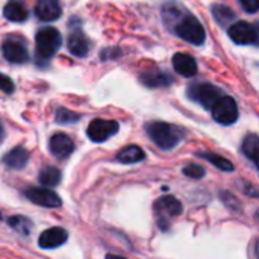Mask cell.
I'll return each instance as SVG.
<instances>
[{
	"mask_svg": "<svg viewBox=\"0 0 259 259\" xmlns=\"http://www.w3.org/2000/svg\"><path fill=\"white\" fill-rule=\"evenodd\" d=\"M200 158H205L208 159L209 162H212L217 168L223 170V171H232L234 170V165L229 159L220 156V155H215V153H200Z\"/></svg>",
	"mask_w": 259,
	"mask_h": 259,
	"instance_id": "603a6c76",
	"label": "cell"
},
{
	"mask_svg": "<svg viewBox=\"0 0 259 259\" xmlns=\"http://www.w3.org/2000/svg\"><path fill=\"white\" fill-rule=\"evenodd\" d=\"M255 44L259 46V23H255Z\"/></svg>",
	"mask_w": 259,
	"mask_h": 259,
	"instance_id": "f1b7e54d",
	"label": "cell"
},
{
	"mask_svg": "<svg viewBox=\"0 0 259 259\" xmlns=\"http://www.w3.org/2000/svg\"><path fill=\"white\" fill-rule=\"evenodd\" d=\"M3 162L8 168L21 170L29 162V152L24 147H15L3 156Z\"/></svg>",
	"mask_w": 259,
	"mask_h": 259,
	"instance_id": "e0dca14e",
	"label": "cell"
},
{
	"mask_svg": "<svg viewBox=\"0 0 259 259\" xmlns=\"http://www.w3.org/2000/svg\"><path fill=\"white\" fill-rule=\"evenodd\" d=\"M190 96L203 108L211 109L215 105V102L222 97V93L217 87L211 83H197L190 88Z\"/></svg>",
	"mask_w": 259,
	"mask_h": 259,
	"instance_id": "8992f818",
	"label": "cell"
},
{
	"mask_svg": "<svg viewBox=\"0 0 259 259\" xmlns=\"http://www.w3.org/2000/svg\"><path fill=\"white\" fill-rule=\"evenodd\" d=\"M173 67L175 70L185 77L194 76L197 73V62L193 56L187 53H176L173 56Z\"/></svg>",
	"mask_w": 259,
	"mask_h": 259,
	"instance_id": "5bb4252c",
	"label": "cell"
},
{
	"mask_svg": "<svg viewBox=\"0 0 259 259\" xmlns=\"http://www.w3.org/2000/svg\"><path fill=\"white\" fill-rule=\"evenodd\" d=\"M14 88H15V85H14L12 79L3 73H0V90L6 94H11V93H14Z\"/></svg>",
	"mask_w": 259,
	"mask_h": 259,
	"instance_id": "4316f807",
	"label": "cell"
},
{
	"mask_svg": "<svg viewBox=\"0 0 259 259\" xmlns=\"http://www.w3.org/2000/svg\"><path fill=\"white\" fill-rule=\"evenodd\" d=\"M62 42L61 33L55 27H44L35 36V55L38 62H47L59 50Z\"/></svg>",
	"mask_w": 259,
	"mask_h": 259,
	"instance_id": "7a4b0ae2",
	"label": "cell"
},
{
	"mask_svg": "<svg viewBox=\"0 0 259 259\" xmlns=\"http://www.w3.org/2000/svg\"><path fill=\"white\" fill-rule=\"evenodd\" d=\"M147 134L152 138V141L162 150H170L176 147L185 135L184 129H181L179 126L162 123V121H155L149 124Z\"/></svg>",
	"mask_w": 259,
	"mask_h": 259,
	"instance_id": "6da1fadb",
	"label": "cell"
},
{
	"mask_svg": "<svg viewBox=\"0 0 259 259\" xmlns=\"http://www.w3.org/2000/svg\"><path fill=\"white\" fill-rule=\"evenodd\" d=\"M55 118H56V121L59 124H71V123H76V121L80 120V114L73 112V111H70L67 108H59L56 111V117Z\"/></svg>",
	"mask_w": 259,
	"mask_h": 259,
	"instance_id": "cb8c5ba5",
	"label": "cell"
},
{
	"mask_svg": "<svg viewBox=\"0 0 259 259\" xmlns=\"http://www.w3.org/2000/svg\"><path fill=\"white\" fill-rule=\"evenodd\" d=\"M117 132H118V123L114 120H103V118L93 120L87 129V135L94 143H103L112 135H115Z\"/></svg>",
	"mask_w": 259,
	"mask_h": 259,
	"instance_id": "5b68a950",
	"label": "cell"
},
{
	"mask_svg": "<svg viewBox=\"0 0 259 259\" xmlns=\"http://www.w3.org/2000/svg\"><path fill=\"white\" fill-rule=\"evenodd\" d=\"M144 159V152L138 146H127L117 155V161L121 164H135Z\"/></svg>",
	"mask_w": 259,
	"mask_h": 259,
	"instance_id": "ac0fdd59",
	"label": "cell"
},
{
	"mask_svg": "<svg viewBox=\"0 0 259 259\" xmlns=\"http://www.w3.org/2000/svg\"><path fill=\"white\" fill-rule=\"evenodd\" d=\"M0 220H2V212H0Z\"/></svg>",
	"mask_w": 259,
	"mask_h": 259,
	"instance_id": "4dcf8cb0",
	"label": "cell"
},
{
	"mask_svg": "<svg viewBox=\"0 0 259 259\" xmlns=\"http://www.w3.org/2000/svg\"><path fill=\"white\" fill-rule=\"evenodd\" d=\"M3 15L6 20L14 23H23L27 20V9L21 0H9L3 8Z\"/></svg>",
	"mask_w": 259,
	"mask_h": 259,
	"instance_id": "2e32d148",
	"label": "cell"
},
{
	"mask_svg": "<svg viewBox=\"0 0 259 259\" xmlns=\"http://www.w3.org/2000/svg\"><path fill=\"white\" fill-rule=\"evenodd\" d=\"M35 14L41 21H55L62 15L59 0H39L35 6Z\"/></svg>",
	"mask_w": 259,
	"mask_h": 259,
	"instance_id": "4fadbf2b",
	"label": "cell"
},
{
	"mask_svg": "<svg viewBox=\"0 0 259 259\" xmlns=\"http://www.w3.org/2000/svg\"><path fill=\"white\" fill-rule=\"evenodd\" d=\"M141 79L147 87H164L171 82V77L162 71H149L147 74H143Z\"/></svg>",
	"mask_w": 259,
	"mask_h": 259,
	"instance_id": "44dd1931",
	"label": "cell"
},
{
	"mask_svg": "<svg viewBox=\"0 0 259 259\" xmlns=\"http://www.w3.org/2000/svg\"><path fill=\"white\" fill-rule=\"evenodd\" d=\"M212 111V117L217 123L220 124H232L237 121L238 118V106H237V102L229 97V96H222L215 105L211 108Z\"/></svg>",
	"mask_w": 259,
	"mask_h": 259,
	"instance_id": "277c9868",
	"label": "cell"
},
{
	"mask_svg": "<svg viewBox=\"0 0 259 259\" xmlns=\"http://www.w3.org/2000/svg\"><path fill=\"white\" fill-rule=\"evenodd\" d=\"M3 138H5V129H3V126L0 124V144L3 143Z\"/></svg>",
	"mask_w": 259,
	"mask_h": 259,
	"instance_id": "f546056e",
	"label": "cell"
},
{
	"mask_svg": "<svg viewBox=\"0 0 259 259\" xmlns=\"http://www.w3.org/2000/svg\"><path fill=\"white\" fill-rule=\"evenodd\" d=\"M243 152L244 155L259 168V137L258 135H247L243 141Z\"/></svg>",
	"mask_w": 259,
	"mask_h": 259,
	"instance_id": "d6986e66",
	"label": "cell"
},
{
	"mask_svg": "<svg viewBox=\"0 0 259 259\" xmlns=\"http://www.w3.org/2000/svg\"><path fill=\"white\" fill-rule=\"evenodd\" d=\"M184 175L188 178H193V179H200V178H203L205 170H203V167H200L197 164H190L184 168Z\"/></svg>",
	"mask_w": 259,
	"mask_h": 259,
	"instance_id": "484cf974",
	"label": "cell"
},
{
	"mask_svg": "<svg viewBox=\"0 0 259 259\" xmlns=\"http://www.w3.org/2000/svg\"><path fill=\"white\" fill-rule=\"evenodd\" d=\"M181 212H182V205L175 197H162L155 203V214L161 226L162 223H168L173 217L179 215Z\"/></svg>",
	"mask_w": 259,
	"mask_h": 259,
	"instance_id": "9c48e42d",
	"label": "cell"
},
{
	"mask_svg": "<svg viewBox=\"0 0 259 259\" xmlns=\"http://www.w3.org/2000/svg\"><path fill=\"white\" fill-rule=\"evenodd\" d=\"M228 33L235 44H255V24L247 21H237L229 26Z\"/></svg>",
	"mask_w": 259,
	"mask_h": 259,
	"instance_id": "30bf717a",
	"label": "cell"
},
{
	"mask_svg": "<svg viewBox=\"0 0 259 259\" xmlns=\"http://www.w3.org/2000/svg\"><path fill=\"white\" fill-rule=\"evenodd\" d=\"M2 52L6 61L12 62V64H23L29 61V52L26 44L21 39L17 38H8L3 46H2Z\"/></svg>",
	"mask_w": 259,
	"mask_h": 259,
	"instance_id": "52a82bcc",
	"label": "cell"
},
{
	"mask_svg": "<svg viewBox=\"0 0 259 259\" xmlns=\"http://www.w3.org/2000/svg\"><path fill=\"white\" fill-rule=\"evenodd\" d=\"M68 240V232L62 228H50L39 235L38 246L41 249H56L65 244Z\"/></svg>",
	"mask_w": 259,
	"mask_h": 259,
	"instance_id": "7c38bea8",
	"label": "cell"
},
{
	"mask_svg": "<svg viewBox=\"0 0 259 259\" xmlns=\"http://www.w3.org/2000/svg\"><path fill=\"white\" fill-rule=\"evenodd\" d=\"M24 196L32 203L44 206V208H59L62 205L61 197L55 191L49 190L47 187L46 188H29L24 191Z\"/></svg>",
	"mask_w": 259,
	"mask_h": 259,
	"instance_id": "ba28073f",
	"label": "cell"
},
{
	"mask_svg": "<svg viewBox=\"0 0 259 259\" xmlns=\"http://www.w3.org/2000/svg\"><path fill=\"white\" fill-rule=\"evenodd\" d=\"M61 179H62L61 171L56 167H44L38 176L39 184L44 187H56L61 182Z\"/></svg>",
	"mask_w": 259,
	"mask_h": 259,
	"instance_id": "ffe728a7",
	"label": "cell"
},
{
	"mask_svg": "<svg viewBox=\"0 0 259 259\" xmlns=\"http://www.w3.org/2000/svg\"><path fill=\"white\" fill-rule=\"evenodd\" d=\"M8 223H9V226H11L14 231H17L18 234H21V235H24V237H27V235L30 234V231H32V222H30L27 217H23V215L11 217V219L8 220Z\"/></svg>",
	"mask_w": 259,
	"mask_h": 259,
	"instance_id": "7402d4cb",
	"label": "cell"
},
{
	"mask_svg": "<svg viewBox=\"0 0 259 259\" xmlns=\"http://www.w3.org/2000/svg\"><path fill=\"white\" fill-rule=\"evenodd\" d=\"M68 50L71 55L77 58H83L90 52V39L80 30H74L68 36Z\"/></svg>",
	"mask_w": 259,
	"mask_h": 259,
	"instance_id": "9a60e30c",
	"label": "cell"
},
{
	"mask_svg": "<svg viewBox=\"0 0 259 259\" xmlns=\"http://www.w3.org/2000/svg\"><path fill=\"white\" fill-rule=\"evenodd\" d=\"M50 153L59 159L68 158L74 150V143L67 134H55L49 141Z\"/></svg>",
	"mask_w": 259,
	"mask_h": 259,
	"instance_id": "8fae6325",
	"label": "cell"
},
{
	"mask_svg": "<svg viewBox=\"0 0 259 259\" xmlns=\"http://www.w3.org/2000/svg\"><path fill=\"white\" fill-rule=\"evenodd\" d=\"M178 36H181L182 39L194 44V46H200L203 44L205 38H206V33H205V29L202 26V23L194 18L193 15H185L175 27Z\"/></svg>",
	"mask_w": 259,
	"mask_h": 259,
	"instance_id": "3957f363",
	"label": "cell"
},
{
	"mask_svg": "<svg viewBox=\"0 0 259 259\" xmlns=\"http://www.w3.org/2000/svg\"><path fill=\"white\" fill-rule=\"evenodd\" d=\"M212 14H214V17H215V20L220 23V24H226V23H229L231 20H234V12H232V9H229L228 6H225V5H215L214 8H212Z\"/></svg>",
	"mask_w": 259,
	"mask_h": 259,
	"instance_id": "d4e9b609",
	"label": "cell"
},
{
	"mask_svg": "<svg viewBox=\"0 0 259 259\" xmlns=\"http://www.w3.org/2000/svg\"><path fill=\"white\" fill-rule=\"evenodd\" d=\"M247 12H256L259 9V0H238Z\"/></svg>",
	"mask_w": 259,
	"mask_h": 259,
	"instance_id": "83f0119b",
	"label": "cell"
}]
</instances>
